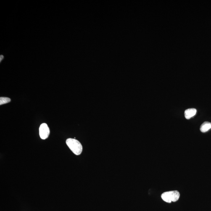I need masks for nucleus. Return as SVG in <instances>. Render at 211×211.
I'll return each instance as SVG.
<instances>
[{
  "label": "nucleus",
  "instance_id": "obj_1",
  "mask_svg": "<svg viewBox=\"0 0 211 211\" xmlns=\"http://www.w3.org/2000/svg\"><path fill=\"white\" fill-rule=\"evenodd\" d=\"M66 144L72 152L76 155H79L83 151V147L79 141L74 138H68Z\"/></svg>",
  "mask_w": 211,
  "mask_h": 211
},
{
  "label": "nucleus",
  "instance_id": "obj_7",
  "mask_svg": "<svg viewBox=\"0 0 211 211\" xmlns=\"http://www.w3.org/2000/svg\"><path fill=\"white\" fill-rule=\"evenodd\" d=\"M4 58V56L3 55H1V57H0V59H1V60H0V61H1H1H2L3 59Z\"/></svg>",
  "mask_w": 211,
  "mask_h": 211
},
{
  "label": "nucleus",
  "instance_id": "obj_6",
  "mask_svg": "<svg viewBox=\"0 0 211 211\" xmlns=\"http://www.w3.org/2000/svg\"><path fill=\"white\" fill-rule=\"evenodd\" d=\"M11 101L10 98L6 97H1L0 98V105L8 103Z\"/></svg>",
  "mask_w": 211,
  "mask_h": 211
},
{
  "label": "nucleus",
  "instance_id": "obj_5",
  "mask_svg": "<svg viewBox=\"0 0 211 211\" xmlns=\"http://www.w3.org/2000/svg\"><path fill=\"white\" fill-rule=\"evenodd\" d=\"M211 128V123L208 122H205L202 124L200 127V131L203 133H205Z\"/></svg>",
  "mask_w": 211,
  "mask_h": 211
},
{
  "label": "nucleus",
  "instance_id": "obj_4",
  "mask_svg": "<svg viewBox=\"0 0 211 211\" xmlns=\"http://www.w3.org/2000/svg\"><path fill=\"white\" fill-rule=\"evenodd\" d=\"M197 110L195 108H189L185 111V116L187 119H189L196 115Z\"/></svg>",
  "mask_w": 211,
  "mask_h": 211
},
{
  "label": "nucleus",
  "instance_id": "obj_2",
  "mask_svg": "<svg viewBox=\"0 0 211 211\" xmlns=\"http://www.w3.org/2000/svg\"><path fill=\"white\" fill-rule=\"evenodd\" d=\"M180 197V192L177 191L166 192L163 193L161 195L163 201L168 203L176 202L178 200Z\"/></svg>",
  "mask_w": 211,
  "mask_h": 211
},
{
  "label": "nucleus",
  "instance_id": "obj_3",
  "mask_svg": "<svg viewBox=\"0 0 211 211\" xmlns=\"http://www.w3.org/2000/svg\"><path fill=\"white\" fill-rule=\"evenodd\" d=\"M50 130L47 125L46 123L42 124L39 128V134L42 139H47L49 136Z\"/></svg>",
  "mask_w": 211,
  "mask_h": 211
}]
</instances>
